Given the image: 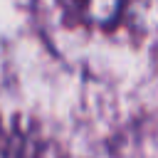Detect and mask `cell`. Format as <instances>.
Returning a JSON list of instances; mask_svg holds the SVG:
<instances>
[{
  "label": "cell",
  "mask_w": 158,
  "mask_h": 158,
  "mask_svg": "<svg viewBox=\"0 0 158 158\" xmlns=\"http://www.w3.org/2000/svg\"><path fill=\"white\" fill-rule=\"evenodd\" d=\"M59 2L81 22L99 27L111 25L121 10V0H59Z\"/></svg>",
  "instance_id": "1"
}]
</instances>
